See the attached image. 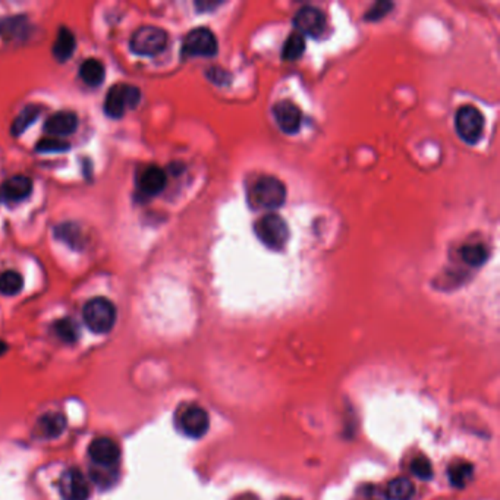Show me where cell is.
Instances as JSON below:
<instances>
[{
    "label": "cell",
    "mask_w": 500,
    "mask_h": 500,
    "mask_svg": "<svg viewBox=\"0 0 500 500\" xmlns=\"http://www.w3.org/2000/svg\"><path fill=\"white\" fill-rule=\"evenodd\" d=\"M83 319L85 326L93 333H109L116 323V307L108 298H93L84 306Z\"/></svg>",
    "instance_id": "obj_1"
},
{
    "label": "cell",
    "mask_w": 500,
    "mask_h": 500,
    "mask_svg": "<svg viewBox=\"0 0 500 500\" xmlns=\"http://www.w3.org/2000/svg\"><path fill=\"white\" fill-rule=\"evenodd\" d=\"M286 200L285 183L273 176H262L249 190V201L256 208L276 210Z\"/></svg>",
    "instance_id": "obj_2"
},
{
    "label": "cell",
    "mask_w": 500,
    "mask_h": 500,
    "mask_svg": "<svg viewBox=\"0 0 500 500\" xmlns=\"http://www.w3.org/2000/svg\"><path fill=\"white\" fill-rule=\"evenodd\" d=\"M167 33L154 25L138 28L131 37L129 47L138 56H157L166 49Z\"/></svg>",
    "instance_id": "obj_3"
},
{
    "label": "cell",
    "mask_w": 500,
    "mask_h": 500,
    "mask_svg": "<svg viewBox=\"0 0 500 500\" xmlns=\"http://www.w3.org/2000/svg\"><path fill=\"white\" fill-rule=\"evenodd\" d=\"M141 101V91L128 84L113 85L104 100V113L112 119H119L128 108L135 109Z\"/></svg>",
    "instance_id": "obj_4"
},
{
    "label": "cell",
    "mask_w": 500,
    "mask_h": 500,
    "mask_svg": "<svg viewBox=\"0 0 500 500\" xmlns=\"http://www.w3.org/2000/svg\"><path fill=\"white\" fill-rule=\"evenodd\" d=\"M258 240L272 249H282L289 240L286 222L274 213L262 216L254 226Z\"/></svg>",
    "instance_id": "obj_5"
},
{
    "label": "cell",
    "mask_w": 500,
    "mask_h": 500,
    "mask_svg": "<svg viewBox=\"0 0 500 500\" xmlns=\"http://www.w3.org/2000/svg\"><path fill=\"white\" fill-rule=\"evenodd\" d=\"M484 116L474 106H462L456 112L455 128L459 138L468 142L476 144L480 141L484 133Z\"/></svg>",
    "instance_id": "obj_6"
},
{
    "label": "cell",
    "mask_w": 500,
    "mask_h": 500,
    "mask_svg": "<svg viewBox=\"0 0 500 500\" xmlns=\"http://www.w3.org/2000/svg\"><path fill=\"white\" fill-rule=\"evenodd\" d=\"M217 53L216 35L208 28L190 31L182 43V55L188 58H210Z\"/></svg>",
    "instance_id": "obj_7"
},
{
    "label": "cell",
    "mask_w": 500,
    "mask_h": 500,
    "mask_svg": "<svg viewBox=\"0 0 500 500\" xmlns=\"http://www.w3.org/2000/svg\"><path fill=\"white\" fill-rule=\"evenodd\" d=\"M210 426L208 414L199 405L185 406L178 415V428L191 439H201Z\"/></svg>",
    "instance_id": "obj_8"
},
{
    "label": "cell",
    "mask_w": 500,
    "mask_h": 500,
    "mask_svg": "<svg viewBox=\"0 0 500 500\" xmlns=\"http://www.w3.org/2000/svg\"><path fill=\"white\" fill-rule=\"evenodd\" d=\"M59 492L63 500H88L90 485L78 468H68L60 476Z\"/></svg>",
    "instance_id": "obj_9"
},
{
    "label": "cell",
    "mask_w": 500,
    "mask_h": 500,
    "mask_svg": "<svg viewBox=\"0 0 500 500\" xmlns=\"http://www.w3.org/2000/svg\"><path fill=\"white\" fill-rule=\"evenodd\" d=\"M91 465L96 467H117L121 459V449L112 439L99 438L88 446Z\"/></svg>",
    "instance_id": "obj_10"
},
{
    "label": "cell",
    "mask_w": 500,
    "mask_h": 500,
    "mask_svg": "<svg viewBox=\"0 0 500 500\" xmlns=\"http://www.w3.org/2000/svg\"><path fill=\"white\" fill-rule=\"evenodd\" d=\"M294 24L301 35L317 37L324 30L326 18L320 9L314 6H304L298 10Z\"/></svg>",
    "instance_id": "obj_11"
},
{
    "label": "cell",
    "mask_w": 500,
    "mask_h": 500,
    "mask_svg": "<svg viewBox=\"0 0 500 500\" xmlns=\"http://www.w3.org/2000/svg\"><path fill=\"white\" fill-rule=\"evenodd\" d=\"M273 116L276 124L285 134H295L301 126V112L294 103L283 100L273 106Z\"/></svg>",
    "instance_id": "obj_12"
},
{
    "label": "cell",
    "mask_w": 500,
    "mask_h": 500,
    "mask_svg": "<svg viewBox=\"0 0 500 500\" xmlns=\"http://www.w3.org/2000/svg\"><path fill=\"white\" fill-rule=\"evenodd\" d=\"M78 128V117L74 112H58L51 115L44 124V131L53 137H68L74 134Z\"/></svg>",
    "instance_id": "obj_13"
},
{
    "label": "cell",
    "mask_w": 500,
    "mask_h": 500,
    "mask_svg": "<svg viewBox=\"0 0 500 500\" xmlns=\"http://www.w3.org/2000/svg\"><path fill=\"white\" fill-rule=\"evenodd\" d=\"M166 174L165 170L159 166H149L142 170V174L138 181V187L142 194L149 197L160 194L166 187Z\"/></svg>",
    "instance_id": "obj_14"
},
{
    "label": "cell",
    "mask_w": 500,
    "mask_h": 500,
    "mask_svg": "<svg viewBox=\"0 0 500 500\" xmlns=\"http://www.w3.org/2000/svg\"><path fill=\"white\" fill-rule=\"evenodd\" d=\"M31 192H33V181L28 176L24 175L12 176L5 182V185L2 188V194L5 199L14 203L27 200Z\"/></svg>",
    "instance_id": "obj_15"
},
{
    "label": "cell",
    "mask_w": 500,
    "mask_h": 500,
    "mask_svg": "<svg viewBox=\"0 0 500 500\" xmlns=\"http://www.w3.org/2000/svg\"><path fill=\"white\" fill-rule=\"evenodd\" d=\"M68 426V421L60 412H49L44 414L37 423V431L42 438L56 439L63 434L65 428Z\"/></svg>",
    "instance_id": "obj_16"
},
{
    "label": "cell",
    "mask_w": 500,
    "mask_h": 500,
    "mask_svg": "<svg viewBox=\"0 0 500 500\" xmlns=\"http://www.w3.org/2000/svg\"><path fill=\"white\" fill-rule=\"evenodd\" d=\"M58 240L62 241L63 244H67L71 249H75V251H80V249L84 248V238H83V232L81 228L75 225V223L67 222L59 225L55 231Z\"/></svg>",
    "instance_id": "obj_17"
},
{
    "label": "cell",
    "mask_w": 500,
    "mask_h": 500,
    "mask_svg": "<svg viewBox=\"0 0 500 500\" xmlns=\"http://www.w3.org/2000/svg\"><path fill=\"white\" fill-rule=\"evenodd\" d=\"M75 35L68 28L62 27L53 44V56L59 62H67L75 53Z\"/></svg>",
    "instance_id": "obj_18"
},
{
    "label": "cell",
    "mask_w": 500,
    "mask_h": 500,
    "mask_svg": "<svg viewBox=\"0 0 500 500\" xmlns=\"http://www.w3.org/2000/svg\"><path fill=\"white\" fill-rule=\"evenodd\" d=\"M81 80L90 87H99L106 78V69L104 65L97 59H88L80 67Z\"/></svg>",
    "instance_id": "obj_19"
},
{
    "label": "cell",
    "mask_w": 500,
    "mask_h": 500,
    "mask_svg": "<svg viewBox=\"0 0 500 500\" xmlns=\"http://www.w3.org/2000/svg\"><path fill=\"white\" fill-rule=\"evenodd\" d=\"M27 19L22 17H10L0 21V35L6 40H17L27 34Z\"/></svg>",
    "instance_id": "obj_20"
},
{
    "label": "cell",
    "mask_w": 500,
    "mask_h": 500,
    "mask_svg": "<svg viewBox=\"0 0 500 500\" xmlns=\"http://www.w3.org/2000/svg\"><path fill=\"white\" fill-rule=\"evenodd\" d=\"M386 494L389 500H411L415 494V487L408 478L399 477L389 483Z\"/></svg>",
    "instance_id": "obj_21"
},
{
    "label": "cell",
    "mask_w": 500,
    "mask_h": 500,
    "mask_svg": "<svg viewBox=\"0 0 500 500\" xmlns=\"http://www.w3.org/2000/svg\"><path fill=\"white\" fill-rule=\"evenodd\" d=\"M24 288L22 274L14 270H6L0 274V294L6 297L18 295Z\"/></svg>",
    "instance_id": "obj_22"
},
{
    "label": "cell",
    "mask_w": 500,
    "mask_h": 500,
    "mask_svg": "<svg viewBox=\"0 0 500 500\" xmlns=\"http://www.w3.org/2000/svg\"><path fill=\"white\" fill-rule=\"evenodd\" d=\"M40 116V109L37 106H27L17 117L14 124H12V135H21L25 133Z\"/></svg>",
    "instance_id": "obj_23"
},
{
    "label": "cell",
    "mask_w": 500,
    "mask_h": 500,
    "mask_svg": "<svg viewBox=\"0 0 500 500\" xmlns=\"http://www.w3.org/2000/svg\"><path fill=\"white\" fill-rule=\"evenodd\" d=\"M447 474H449V480L455 487H458V489H464V487L472 480L474 467L468 462L452 464Z\"/></svg>",
    "instance_id": "obj_24"
},
{
    "label": "cell",
    "mask_w": 500,
    "mask_h": 500,
    "mask_svg": "<svg viewBox=\"0 0 500 500\" xmlns=\"http://www.w3.org/2000/svg\"><path fill=\"white\" fill-rule=\"evenodd\" d=\"M306 50V38L299 33H295L288 37V40L283 44L282 50V58L285 60H297L299 56H302Z\"/></svg>",
    "instance_id": "obj_25"
},
{
    "label": "cell",
    "mask_w": 500,
    "mask_h": 500,
    "mask_svg": "<svg viewBox=\"0 0 500 500\" xmlns=\"http://www.w3.org/2000/svg\"><path fill=\"white\" fill-rule=\"evenodd\" d=\"M91 478L101 487H110L117 480V467H96L90 468Z\"/></svg>",
    "instance_id": "obj_26"
},
{
    "label": "cell",
    "mask_w": 500,
    "mask_h": 500,
    "mask_svg": "<svg viewBox=\"0 0 500 500\" xmlns=\"http://www.w3.org/2000/svg\"><path fill=\"white\" fill-rule=\"evenodd\" d=\"M55 332L63 342H68V344H74V342H76L78 338H80V328H78L75 322L69 319L56 322Z\"/></svg>",
    "instance_id": "obj_27"
},
{
    "label": "cell",
    "mask_w": 500,
    "mask_h": 500,
    "mask_svg": "<svg viewBox=\"0 0 500 500\" xmlns=\"http://www.w3.org/2000/svg\"><path fill=\"white\" fill-rule=\"evenodd\" d=\"M460 254H462V258L464 261L467 262V265L472 266V267H478L481 266L483 262H485L487 260V249L483 247V245H467L462 248V251H460Z\"/></svg>",
    "instance_id": "obj_28"
},
{
    "label": "cell",
    "mask_w": 500,
    "mask_h": 500,
    "mask_svg": "<svg viewBox=\"0 0 500 500\" xmlns=\"http://www.w3.org/2000/svg\"><path fill=\"white\" fill-rule=\"evenodd\" d=\"M411 471H412L414 476L418 477L419 480H430L433 477L431 462L428 460V458L424 456V455H419L412 460Z\"/></svg>",
    "instance_id": "obj_29"
},
{
    "label": "cell",
    "mask_w": 500,
    "mask_h": 500,
    "mask_svg": "<svg viewBox=\"0 0 500 500\" xmlns=\"http://www.w3.org/2000/svg\"><path fill=\"white\" fill-rule=\"evenodd\" d=\"M69 144L56 140V138H44L37 144L35 150L40 153H63L69 150Z\"/></svg>",
    "instance_id": "obj_30"
},
{
    "label": "cell",
    "mask_w": 500,
    "mask_h": 500,
    "mask_svg": "<svg viewBox=\"0 0 500 500\" xmlns=\"http://www.w3.org/2000/svg\"><path fill=\"white\" fill-rule=\"evenodd\" d=\"M390 8H393V5H392V3H388V2H378V3H376V5L370 9V10H368L367 19H373V21L380 19L381 17H385V15L388 14Z\"/></svg>",
    "instance_id": "obj_31"
},
{
    "label": "cell",
    "mask_w": 500,
    "mask_h": 500,
    "mask_svg": "<svg viewBox=\"0 0 500 500\" xmlns=\"http://www.w3.org/2000/svg\"><path fill=\"white\" fill-rule=\"evenodd\" d=\"M208 78L212 80L215 84H225L228 80H229V75L222 71V69H216V68H212L208 71Z\"/></svg>",
    "instance_id": "obj_32"
},
{
    "label": "cell",
    "mask_w": 500,
    "mask_h": 500,
    "mask_svg": "<svg viewBox=\"0 0 500 500\" xmlns=\"http://www.w3.org/2000/svg\"><path fill=\"white\" fill-rule=\"evenodd\" d=\"M5 351H6V345L3 344V342H0V355H2Z\"/></svg>",
    "instance_id": "obj_33"
}]
</instances>
